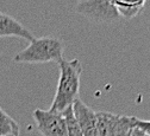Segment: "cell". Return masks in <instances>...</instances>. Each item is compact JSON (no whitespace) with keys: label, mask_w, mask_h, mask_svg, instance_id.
I'll list each match as a JSON object with an SVG mask.
<instances>
[{"label":"cell","mask_w":150,"mask_h":136,"mask_svg":"<svg viewBox=\"0 0 150 136\" xmlns=\"http://www.w3.org/2000/svg\"><path fill=\"white\" fill-rule=\"evenodd\" d=\"M0 37H19L29 42L35 38L32 33L13 17L1 12H0Z\"/></svg>","instance_id":"7"},{"label":"cell","mask_w":150,"mask_h":136,"mask_svg":"<svg viewBox=\"0 0 150 136\" xmlns=\"http://www.w3.org/2000/svg\"><path fill=\"white\" fill-rule=\"evenodd\" d=\"M63 117L66 120V124H67V136H83L76 120L74 117V114H73V108H68L66 109L63 112Z\"/></svg>","instance_id":"10"},{"label":"cell","mask_w":150,"mask_h":136,"mask_svg":"<svg viewBox=\"0 0 150 136\" xmlns=\"http://www.w3.org/2000/svg\"><path fill=\"white\" fill-rule=\"evenodd\" d=\"M120 17L131 19L136 17L145 6L146 0H111Z\"/></svg>","instance_id":"8"},{"label":"cell","mask_w":150,"mask_h":136,"mask_svg":"<svg viewBox=\"0 0 150 136\" xmlns=\"http://www.w3.org/2000/svg\"><path fill=\"white\" fill-rule=\"evenodd\" d=\"M33 119L38 131L43 136H67V124L62 114L36 109Z\"/></svg>","instance_id":"5"},{"label":"cell","mask_w":150,"mask_h":136,"mask_svg":"<svg viewBox=\"0 0 150 136\" xmlns=\"http://www.w3.org/2000/svg\"><path fill=\"white\" fill-rule=\"evenodd\" d=\"M145 136H146V135H145Z\"/></svg>","instance_id":"15"},{"label":"cell","mask_w":150,"mask_h":136,"mask_svg":"<svg viewBox=\"0 0 150 136\" xmlns=\"http://www.w3.org/2000/svg\"><path fill=\"white\" fill-rule=\"evenodd\" d=\"M63 59V43L59 38L42 37L33 38L22 52L13 57L16 63H60Z\"/></svg>","instance_id":"2"},{"label":"cell","mask_w":150,"mask_h":136,"mask_svg":"<svg viewBox=\"0 0 150 136\" xmlns=\"http://www.w3.org/2000/svg\"><path fill=\"white\" fill-rule=\"evenodd\" d=\"M7 135L19 136V126L7 112L0 109V136Z\"/></svg>","instance_id":"9"},{"label":"cell","mask_w":150,"mask_h":136,"mask_svg":"<svg viewBox=\"0 0 150 136\" xmlns=\"http://www.w3.org/2000/svg\"><path fill=\"white\" fill-rule=\"evenodd\" d=\"M73 114L76 120L83 136H99L98 123H97V111L85 104L78 98L73 104Z\"/></svg>","instance_id":"6"},{"label":"cell","mask_w":150,"mask_h":136,"mask_svg":"<svg viewBox=\"0 0 150 136\" xmlns=\"http://www.w3.org/2000/svg\"><path fill=\"white\" fill-rule=\"evenodd\" d=\"M135 116L97 111L99 136H127L135 129Z\"/></svg>","instance_id":"3"},{"label":"cell","mask_w":150,"mask_h":136,"mask_svg":"<svg viewBox=\"0 0 150 136\" xmlns=\"http://www.w3.org/2000/svg\"><path fill=\"white\" fill-rule=\"evenodd\" d=\"M79 1H80V3H81V1H86V0H79Z\"/></svg>","instance_id":"12"},{"label":"cell","mask_w":150,"mask_h":136,"mask_svg":"<svg viewBox=\"0 0 150 136\" xmlns=\"http://www.w3.org/2000/svg\"><path fill=\"white\" fill-rule=\"evenodd\" d=\"M127 136H130V135H127Z\"/></svg>","instance_id":"14"},{"label":"cell","mask_w":150,"mask_h":136,"mask_svg":"<svg viewBox=\"0 0 150 136\" xmlns=\"http://www.w3.org/2000/svg\"><path fill=\"white\" fill-rule=\"evenodd\" d=\"M76 12L96 23H111L120 18L111 0H86L79 3Z\"/></svg>","instance_id":"4"},{"label":"cell","mask_w":150,"mask_h":136,"mask_svg":"<svg viewBox=\"0 0 150 136\" xmlns=\"http://www.w3.org/2000/svg\"><path fill=\"white\" fill-rule=\"evenodd\" d=\"M130 136H145L139 129H137V128H135L132 131H131V134H130Z\"/></svg>","instance_id":"11"},{"label":"cell","mask_w":150,"mask_h":136,"mask_svg":"<svg viewBox=\"0 0 150 136\" xmlns=\"http://www.w3.org/2000/svg\"><path fill=\"white\" fill-rule=\"evenodd\" d=\"M7 136H14V135H7Z\"/></svg>","instance_id":"13"},{"label":"cell","mask_w":150,"mask_h":136,"mask_svg":"<svg viewBox=\"0 0 150 136\" xmlns=\"http://www.w3.org/2000/svg\"><path fill=\"white\" fill-rule=\"evenodd\" d=\"M60 77L56 88V93L54 97L50 111L62 114L66 109L73 107L80 92V77L82 72V66L79 59L66 61L64 58L59 63Z\"/></svg>","instance_id":"1"}]
</instances>
